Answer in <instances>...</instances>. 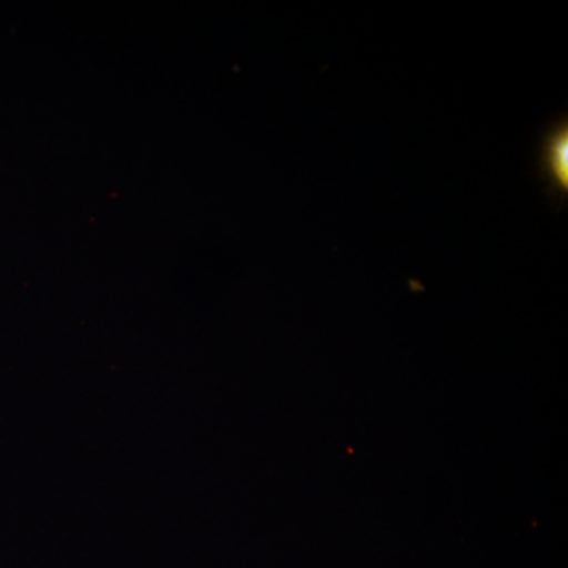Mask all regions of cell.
Masks as SVG:
<instances>
[{"mask_svg":"<svg viewBox=\"0 0 568 568\" xmlns=\"http://www.w3.org/2000/svg\"><path fill=\"white\" fill-rule=\"evenodd\" d=\"M538 170L547 183L549 196L552 200L558 197L559 205H562V201L568 196V119L566 114L560 115L545 133Z\"/></svg>","mask_w":568,"mask_h":568,"instance_id":"6da1fadb","label":"cell"}]
</instances>
